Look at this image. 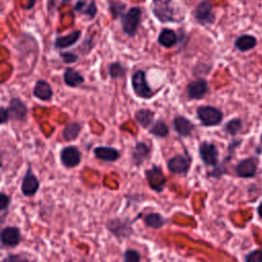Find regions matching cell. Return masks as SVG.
Listing matches in <instances>:
<instances>
[{"label": "cell", "mask_w": 262, "mask_h": 262, "mask_svg": "<svg viewBox=\"0 0 262 262\" xmlns=\"http://www.w3.org/2000/svg\"><path fill=\"white\" fill-rule=\"evenodd\" d=\"M146 176L148 178V182L152 190L157 192H161L163 190V186L166 182L164 174L162 172V169L160 167L154 166L152 169L146 170Z\"/></svg>", "instance_id": "obj_11"}, {"label": "cell", "mask_w": 262, "mask_h": 262, "mask_svg": "<svg viewBox=\"0 0 262 262\" xmlns=\"http://www.w3.org/2000/svg\"><path fill=\"white\" fill-rule=\"evenodd\" d=\"M144 222L148 228L158 230L167 224V220L159 213H150L144 217Z\"/></svg>", "instance_id": "obj_26"}, {"label": "cell", "mask_w": 262, "mask_h": 262, "mask_svg": "<svg viewBox=\"0 0 262 262\" xmlns=\"http://www.w3.org/2000/svg\"><path fill=\"white\" fill-rule=\"evenodd\" d=\"M94 154L98 159L104 162H115L120 158L119 150L112 146H96L94 150Z\"/></svg>", "instance_id": "obj_14"}, {"label": "cell", "mask_w": 262, "mask_h": 262, "mask_svg": "<svg viewBox=\"0 0 262 262\" xmlns=\"http://www.w3.org/2000/svg\"><path fill=\"white\" fill-rule=\"evenodd\" d=\"M35 4H36V0H28L27 4L25 6V8H26V10H31V8H34Z\"/></svg>", "instance_id": "obj_38"}, {"label": "cell", "mask_w": 262, "mask_h": 262, "mask_svg": "<svg viewBox=\"0 0 262 262\" xmlns=\"http://www.w3.org/2000/svg\"><path fill=\"white\" fill-rule=\"evenodd\" d=\"M152 10L155 16L163 23L176 22L178 18L176 8L173 0H152Z\"/></svg>", "instance_id": "obj_1"}, {"label": "cell", "mask_w": 262, "mask_h": 262, "mask_svg": "<svg viewBox=\"0 0 262 262\" xmlns=\"http://www.w3.org/2000/svg\"><path fill=\"white\" fill-rule=\"evenodd\" d=\"M131 83H132L134 90L136 94L142 98H150L155 92H152L146 81V72L142 70L136 71L131 78Z\"/></svg>", "instance_id": "obj_3"}, {"label": "cell", "mask_w": 262, "mask_h": 262, "mask_svg": "<svg viewBox=\"0 0 262 262\" xmlns=\"http://www.w3.org/2000/svg\"><path fill=\"white\" fill-rule=\"evenodd\" d=\"M140 18H142V10L138 8H130L124 14L122 20V27L127 35L134 36L136 33L140 23Z\"/></svg>", "instance_id": "obj_4"}, {"label": "cell", "mask_w": 262, "mask_h": 262, "mask_svg": "<svg viewBox=\"0 0 262 262\" xmlns=\"http://www.w3.org/2000/svg\"><path fill=\"white\" fill-rule=\"evenodd\" d=\"M124 260L127 262H138L140 260V255L136 250L128 249L124 253Z\"/></svg>", "instance_id": "obj_32"}, {"label": "cell", "mask_w": 262, "mask_h": 262, "mask_svg": "<svg viewBox=\"0 0 262 262\" xmlns=\"http://www.w3.org/2000/svg\"><path fill=\"white\" fill-rule=\"evenodd\" d=\"M10 120V115L8 108L0 106V125L6 124Z\"/></svg>", "instance_id": "obj_36"}, {"label": "cell", "mask_w": 262, "mask_h": 262, "mask_svg": "<svg viewBox=\"0 0 262 262\" xmlns=\"http://www.w3.org/2000/svg\"><path fill=\"white\" fill-rule=\"evenodd\" d=\"M261 142H262V136H261Z\"/></svg>", "instance_id": "obj_41"}, {"label": "cell", "mask_w": 262, "mask_h": 262, "mask_svg": "<svg viewBox=\"0 0 262 262\" xmlns=\"http://www.w3.org/2000/svg\"><path fill=\"white\" fill-rule=\"evenodd\" d=\"M247 262H262V250H255L246 256Z\"/></svg>", "instance_id": "obj_34"}, {"label": "cell", "mask_w": 262, "mask_h": 262, "mask_svg": "<svg viewBox=\"0 0 262 262\" xmlns=\"http://www.w3.org/2000/svg\"><path fill=\"white\" fill-rule=\"evenodd\" d=\"M242 128H243V121L238 118L230 120L224 126V130L230 136L238 134Z\"/></svg>", "instance_id": "obj_29"}, {"label": "cell", "mask_w": 262, "mask_h": 262, "mask_svg": "<svg viewBox=\"0 0 262 262\" xmlns=\"http://www.w3.org/2000/svg\"><path fill=\"white\" fill-rule=\"evenodd\" d=\"M168 168L176 174H186L190 169V159L182 155H178L168 161Z\"/></svg>", "instance_id": "obj_15"}, {"label": "cell", "mask_w": 262, "mask_h": 262, "mask_svg": "<svg viewBox=\"0 0 262 262\" xmlns=\"http://www.w3.org/2000/svg\"><path fill=\"white\" fill-rule=\"evenodd\" d=\"M106 228L118 238H126L131 232V228L122 220H113L108 222Z\"/></svg>", "instance_id": "obj_18"}, {"label": "cell", "mask_w": 262, "mask_h": 262, "mask_svg": "<svg viewBox=\"0 0 262 262\" xmlns=\"http://www.w3.org/2000/svg\"><path fill=\"white\" fill-rule=\"evenodd\" d=\"M82 130V125L79 122H71L66 125L62 130V138L66 142H72L75 140L79 136Z\"/></svg>", "instance_id": "obj_21"}, {"label": "cell", "mask_w": 262, "mask_h": 262, "mask_svg": "<svg viewBox=\"0 0 262 262\" xmlns=\"http://www.w3.org/2000/svg\"><path fill=\"white\" fill-rule=\"evenodd\" d=\"M108 73L113 79H117L125 75V69L120 62H113L108 67Z\"/></svg>", "instance_id": "obj_30"}, {"label": "cell", "mask_w": 262, "mask_h": 262, "mask_svg": "<svg viewBox=\"0 0 262 262\" xmlns=\"http://www.w3.org/2000/svg\"><path fill=\"white\" fill-rule=\"evenodd\" d=\"M2 167V156H0V168Z\"/></svg>", "instance_id": "obj_40"}, {"label": "cell", "mask_w": 262, "mask_h": 262, "mask_svg": "<svg viewBox=\"0 0 262 262\" xmlns=\"http://www.w3.org/2000/svg\"><path fill=\"white\" fill-rule=\"evenodd\" d=\"M40 186V182L37 178V176L32 171L31 166L28 167L25 176L23 178L20 184V190L25 196H33L37 194Z\"/></svg>", "instance_id": "obj_7"}, {"label": "cell", "mask_w": 262, "mask_h": 262, "mask_svg": "<svg viewBox=\"0 0 262 262\" xmlns=\"http://www.w3.org/2000/svg\"><path fill=\"white\" fill-rule=\"evenodd\" d=\"M8 111L10 120L23 121L28 115V106L20 98H12Z\"/></svg>", "instance_id": "obj_6"}, {"label": "cell", "mask_w": 262, "mask_h": 262, "mask_svg": "<svg viewBox=\"0 0 262 262\" xmlns=\"http://www.w3.org/2000/svg\"><path fill=\"white\" fill-rule=\"evenodd\" d=\"M20 260H28V259L22 256L20 254H18V255H8V257L2 259V261H20Z\"/></svg>", "instance_id": "obj_37"}, {"label": "cell", "mask_w": 262, "mask_h": 262, "mask_svg": "<svg viewBox=\"0 0 262 262\" xmlns=\"http://www.w3.org/2000/svg\"><path fill=\"white\" fill-rule=\"evenodd\" d=\"M33 96L43 102H48L54 96L52 85L43 79L37 80L33 88Z\"/></svg>", "instance_id": "obj_12"}, {"label": "cell", "mask_w": 262, "mask_h": 262, "mask_svg": "<svg viewBox=\"0 0 262 262\" xmlns=\"http://www.w3.org/2000/svg\"><path fill=\"white\" fill-rule=\"evenodd\" d=\"M10 202H12L10 196L6 194V192H0V211L8 210L10 205Z\"/></svg>", "instance_id": "obj_33"}, {"label": "cell", "mask_w": 262, "mask_h": 262, "mask_svg": "<svg viewBox=\"0 0 262 262\" xmlns=\"http://www.w3.org/2000/svg\"><path fill=\"white\" fill-rule=\"evenodd\" d=\"M75 12H78L82 14H85L86 16H88L90 18H94L96 16L98 8L96 4L92 2L88 4L87 2H84V0H80L78 2L74 8Z\"/></svg>", "instance_id": "obj_24"}, {"label": "cell", "mask_w": 262, "mask_h": 262, "mask_svg": "<svg viewBox=\"0 0 262 262\" xmlns=\"http://www.w3.org/2000/svg\"><path fill=\"white\" fill-rule=\"evenodd\" d=\"M257 44V40L255 37L251 35H243L240 36L236 42L234 46L240 52H248L252 48H254Z\"/></svg>", "instance_id": "obj_23"}, {"label": "cell", "mask_w": 262, "mask_h": 262, "mask_svg": "<svg viewBox=\"0 0 262 262\" xmlns=\"http://www.w3.org/2000/svg\"><path fill=\"white\" fill-rule=\"evenodd\" d=\"M22 241L20 228L16 226H6L0 232V242L8 248H16Z\"/></svg>", "instance_id": "obj_8"}, {"label": "cell", "mask_w": 262, "mask_h": 262, "mask_svg": "<svg viewBox=\"0 0 262 262\" xmlns=\"http://www.w3.org/2000/svg\"><path fill=\"white\" fill-rule=\"evenodd\" d=\"M199 152L202 161L207 166H216L218 162V156H220V152H218L215 144L208 142H203L200 144Z\"/></svg>", "instance_id": "obj_9"}, {"label": "cell", "mask_w": 262, "mask_h": 262, "mask_svg": "<svg viewBox=\"0 0 262 262\" xmlns=\"http://www.w3.org/2000/svg\"><path fill=\"white\" fill-rule=\"evenodd\" d=\"M136 118L142 127L146 128L152 125V120H154V112L146 110V108H142V110H140L136 114Z\"/></svg>", "instance_id": "obj_27"}, {"label": "cell", "mask_w": 262, "mask_h": 262, "mask_svg": "<svg viewBox=\"0 0 262 262\" xmlns=\"http://www.w3.org/2000/svg\"><path fill=\"white\" fill-rule=\"evenodd\" d=\"M60 56L62 58V60L67 64H74L78 60L79 56L74 54V52H60Z\"/></svg>", "instance_id": "obj_31"}, {"label": "cell", "mask_w": 262, "mask_h": 262, "mask_svg": "<svg viewBox=\"0 0 262 262\" xmlns=\"http://www.w3.org/2000/svg\"><path fill=\"white\" fill-rule=\"evenodd\" d=\"M173 125H174V128H176V130L178 132V134H180L182 136H190L194 128V126L188 119L182 117V116H178L174 119Z\"/></svg>", "instance_id": "obj_20"}, {"label": "cell", "mask_w": 262, "mask_h": 262, "mask_svg": "<svg viewBox=\"0 0 262 262\" xmlns=\"http://www.w3.org/2000/svg\"><path fill=\"white\" fill-rule=\"evenodd\" d=\"M198 119L204 126L212 127L220 124L224 119V114L217 108L211 106H202L196 111Z\"/></svg>", "instance_id": "obj_2"}, {"label": "cell", "mask_w": 262, "mask_h": 262, "mask_svg": "<svg viewBox=\"0 0 262 262\" xmlns=\"http://www.w3.org/2000/svg\"><path fill=\"white\" fill-rule=\"evenodd\" d=\"M81 36V32L80 31H74L68 35L66 36H60L58 37L54 40V46L58 50H64V48H68L72 46H74L75 43L79 40Z\"/></svg>", "instance_id": "obj_19"}, {"label": "cell", "mask_w": 262, "mask_h": 262, "mask_svg": "<svg viewBox=\"0 0 262 262\" xmlns=\"http://www.w3.org/2000/svg\"><path fill=\"white\" fill-rule=\"evenodd\" d=\"M186 92L190 98L200 100L208 92V83L203 79L192 81L188 85Z\"/></svg>", "instance_id": "obj_13"}, {"label": "cell", "mask_w": 262, "mask_h": 262, "mask_svg": "<svg viewBox=\"0 0 262 262\" xmlns=\"http://www.w3.org/2000/svg\"><path fill=\"white\" fill-rule=\"evenodd\" d=\"M258 160L256 158H248L242 160L236 167V173L238 178H254L257 171Z\"/></svg>", "instance_id": "obj_10"}, {"label": "cell", "mask_w": 262, "mask_h": 262, "mask_svg": "<svg viewBox=\"0 0 262 262\" xmlns=\"http://www.w3.org/2000/svg\"><path fill=\"white\" fill-rule=\"evenodd\" d=\"M84 81V77L77 70L70 67L66 68L64 72V82L66 85L72 87V88H76V87L82 85Z\"/></svg>", "instance_id": "obj_17"}, {"label": "cell", "mask_w": 262, "mask_h": 262, "mask_svg": "<svg viewBox=\"0 0 262 262\" xmlns=\"http://www.w3.org/2000/svg\"><path fill=\"white\" fill-rule=\"evenodd\" d=\"M150 148L144 144V142H140L136 146V148H134L132 152V161L134 164L136 166H140L144 160L148 159V155H150Z\"/></svg>", "instance_id": "obj_22"}, {"label": "cell", "mask_w": 262, "mask_h": 262, "mask_svg": "<svg viewBox=\"0 0 262 262\" xmlns=\"http://www.w3.org/2000/svg\"><path fill=\"white\" fill-rule=\"evenodd\" d=\"M62 164L67 168L77 167L82 159V154L80 150L75 146H64L60 154Z\"/></svg>", "instance_id": "obj_5"}, {"label": "cell", "mask_w": 262, "mask_h": 262, "mask_svg": "<svg viewBox=\"0 0 262 262\" xmlns=\"http://www.w3.org/2000/svg\"><path fill=\"white\" fill-rule=\"evenodd\" d=\"M194 16L201 24H207L209 22H211L213 16H212V8L210 2H201L196 8L194 12Z\"/></svg>", "instance_id": "obj_16"}, {"label": "cell", "mask_w": 262, "mask_h": 262, "mask_svg": "<svg viewBox=\"0 0 262 262\" xmlns=\"http://www.w3.org/2000/svg\"><path fill=\"white\" fill-rule=\"evenodd\" d=\"M150 134H154L155 136H158V138H166L169 134V128L165 124L164 121L159 120L156 123H154V125L150 127Z\"/></svg>", "instance_id": "obj_28"}, {"label": "cell", "mask_w": 262, "mask_h": 262, "mask_svg": "<svg viewBox=\"0 0 262 262\" xmlns=\"http://www.w3.org/2000/svg\"><path fill=\"white\" fill-rule=\"evenodd\" d=\"M257 212H258V215L260 218H262V202L260 203V205L258 206V209H257Z\"/></svg>", "instance_id": "obj_39"}, {"label": "cell", "mask_w": 262, "mask_h": 262, "mask_svg": "<svg viewBox=\"0 0 262 262\" xmlns=\"http://www.w3.org/2000/svg\"><path fill=\"white\" fill-rule=\"evenodd\" d=\"M158 41L162 46L170 48H173L174 46L176 44L178 35H176V32L172 31V30L165 29L160 33Z\"/></svg>", "instance_id": "obj_25"}, {"label": "cell", "mask_w": 262, "mask_h": 262, "mask_svg": "<svg viewBox=\"0 0 262 262\" xmlns=\"http://www.w3.org/2000/svg\"><path fill=\"white\" fill-rule=\"evenodd\" d=\"M110 8H111V12H112L114 18H117L122 14V12L125 8V6L123 4H120V2H111Z\"/></svg>", "instance_id": "obj_35"}]
</instances>
